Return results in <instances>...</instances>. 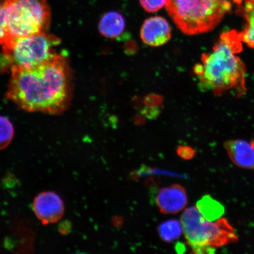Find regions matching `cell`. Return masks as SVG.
Here are the masks:
<instances>
[{
    "label": "cell",
    "mask_w": 254,
    "mask_h": 254,
    "mask_svg": "<svg viewBox=\"0 0 254 254\" xmlns=\"http://www.w3.org/2000/svg\"><path fill=\"white\" fill-rule=\"evenodd\" d=\"M72 95L71 68L62 55L34 67L11 66L7 97L27 112L61 114Z\"/></svg>",
    "instance_id": "1"
},
{
    "label": "cell",
    "mask_w": 254,
    "mask_h": 254,
    "mask_svg": "<svg viewBox=\"0 0 254 254\" xmlns=\"http://www.w3.org/2000/svg\"><path fill=\"white\" fill-rule=\"evenodd\" d=\"M240 32L231 30L221 35L209 53L203 54L201 63L194 67L200 88L217 96L231 92L240 97L247 91L246 66L237 56L243 51Z\"/></svg>",
    "instance_id": "2"
},
{
    "label": "cell",
    "mask_w": 254,
    "mask_h": 254,
    "mask_svg": "<svg viewBox=\"0 0 254 254\" xmlns=\"http://www.w3.org/2000/svg\"><path fill=\"white\" fill-rule=\"evenodd\" d=\"M232 5L220 0H166V7L177 27L193 36L214 29Z\"/></svg>",
    "instance_id": "3"
},
{
    "label": "cell",
    "mask_w": 254,
    "mask_h": 254,
    "mask_svg": "<svg viewBox=\"0 0 254 254\" xmlns=\"http://www.w3.org/2000/svg\"><path fill=\"white\" fill-rule=\"evenodd\" d=\"M9 37L14 41L47 33L51 10L47 0H2Z\"/></svg>",
    "instance_id": "4"
},
{
    "label": "cell",
    "mask_w": 254,
    "mask_h": 254,
    "mask_svg": "<svg viewBox=\"0 0 254 254\" xmlns=\"http://www.w3.org/2000/svg\"><path fill=\"white\" fill-rule=\"evenodd\" d=\"M60 43L59 38L47 33H39L15 39L7 55L13 65L32 68L52 59L58 53L55 48Z\"/></svg>",
    "instance_id": "5"
},
{
    "label": "cell",
    "mask_w": 254,
    "mask_h": 254,
    "mask_svg": "<svg viewBox=\"0 0 254 254\" xmlns=\"http://www.w3.org/2000/svg\"><path fill=\"white\" fill-rule=\"evenodd\" d=\"M184 236L195 254H213L215 248L209 246L211 221L206 220L196 206L186 209L181 218Z\"/></svg>",
    "instance_id": "6"
},
{
    "label": "cell",
    "mask_w": 254,
    "mask_h": 254,
    "mask_svg": "<svg viewBox=\"0 0 254 254\" xmlns=\"http://www.w3.org/2000/svg\"><path fill=\"white\" fill-rule=\"evenodd\" d=\"M33 208L35 215L43 225L56 223L61 220L65 209L61 197L52 191L37 195L34 199Z\"/></svg>",
    "instance_id": "7"
},
{
    "label": "cell",
    "mask_w": 254,
    "mask_h": 254,
    "mask_svg": "<svg viewBox=\"0 0 254 254\" xmlns=\"http://www.w3.org/2000/svg\"><path fill=\"white\" fill-rule=\"evenodd\" d=\"M140 37L142 42L148 46H163L171 39L170 25L166 18L160 16L149 18L142 24Z\"/></svg>",
    "instance_id": "8"
},
{
    "label": "cell",
    "mask_w": 254,
    "mask_h": 254,
    "mask_svg": "<svg viewBox=\"0 0 254 254\" xmlns=\"http://www.w3.org/2000/svg\"><path fill=\"white\" fill-rule=\"evenodd\" d=\"M188 203L185 189L179 184L164 187L156 196V204L165 214H174L183 210Z\"/></svg>",
    "instance_id": "9"
},
{
    "label": "cell",
    "mask_w": 254,
    "mask_h": 254,
    "mask_svg": "<svg viewBox=\"0 0 254 254\" xmlns=\"http://www.w3.org/2000/svg\"><path fill=\"white\" fill-rule=\"evenodd\" d=\"M224 147L235 165L244 169L254 170V141L230 139Z\"/></svg>",
    "instance_id": "10"
},
{
    "label": "cell",
    "mask_w": 254,
    "mask_h": 254,
    "mask_svg": "<svg viewBox=\"0 0 254 254\" xmlns=\"http://www.w3.org/2000/svg\"><path fill=\"white\" fill-rule=\"evenodd\" d=\"M238 237L236 230L227 218L222 217L214 222L209 246L212 247H221L232 243L238 242Z\"/></svg>",
    "instance_id": "11"
},
{
    "label": "cell",
    "mask_w": 254,
    "mask_h": 254,
    "mask_svg": "<svg viewBox=\"0 0 254 254\" xmlns=\"http://www.w3.org/2000/svg\"><path fill=\"white\" fill-rule=\"evenodd\" d=\"M98 28L104 37L111 39H116L125 30V18L119 12H108L101 18Z\"/></svg>",
    "instance_id": "12"
},
{
    "label": "cell",
    "mask_w": 254,
    "mask_h": 254,
    "mask_svg": "<svg viewBox=\"0 0 254 254\" xmlns=\"http://www.w3.org/2000/svg\"><path fill=\"white\" fill-rule=\"evenodd\" d=\"M238 10L246 21L244 30L240 32L241 39L254 49V0H244Z\"/></svg>",
    "instance_id": "13"
},
{
    "label": "cell",
    "mask_w": 254,
    "mask_h": 254,
    "mask_svg": "<svg viewBox=\"0 0 254 254\" xmlns=\"http://www.w3.org/2000/svg\"><path fill=\"white\" fill-rule=\"evenodd\" d=\"M196 208L206 220L214 221L224 214L225 208L220 202L209 195H205L196 203Z\"/></svg>",
    "instance_id": "14"
},
{
    "label": "cell",
    "mask_w": 254,
    "mask_h": 254,
    "mask_svg": "<svg viewBox=\"0 0 254 254\" xmlns=\"http://www.w3.org/2000/svg\"><path fill=\"white\" fill-rule=\"evenodd\" d=\"M182 222L177 220H170L160 225L158 233L162 240L166 242H172L182 236L183 232Z\"/></svg>",
    "instance_id": "15"
},
{
    "label": "cell",
    "mask_w": 254,
    "mask_h": 254,
    "mask_svg": "<svg viewBox=\"0 0 254 254\" xmlns=\"http://www.w3.org/2000/svg\"><path fill=\"white\" fill-rule=\"evenodd\" d=\"M14 41L9 36L5 9L2 0H0V45L5 55L10 51Z\"/></svg>",
    "instance_id": "16"
},
{
    "label": "cell",
    "mask_w": 254,
    "mask_h": 254,
    "mask_svg": "<svg viewBox=\"0 0 254 254\" xmlns=\"http://www.w3.org/2000/svg\"><path fill=\"white\" fill-rule=\"evenodd\" d=\"M14 127L10 121L0 116V150H4L10 144L14 136Z\"/></svg>",
    "instance_id": "17"
},
{
    "label": "cell",
    "mask_w": 254,
    "mask_h": 254,
    "mask_svg": "<svg viewBox=\"0 0 254 254\" xmlns=\"http://www.w3.org/2000/svg\"><path fill=\"white\" fill-rule=\"evenodd\" d=\"M142 7L146 11L155 12L166 6V0H139Z\"/></svg>",
    "instance_id": "18"
},
{
    "label": "cell",
    "mask_w": 254,
    "mask_h": 254,
    "mask_svg": "<svg viewBox=\"0 0 254 254\" xmlns=\"http://www.w3.org/2000/svg\"><path fill=\"white\" fill-rule=\"evenodd\" d=\"M177 153L184 160H190L195 156L196 151L190 146L180 145L177 149Z\"/></svg>",
    "instance_id": "19"
},
{
    "label": "cell",
    "mask_w": 254,
    "mask_h": 254,
    "mask_svg": "<svg viewBox=\"0 0 254 254\" xmlns=\"http://www.w3.org/2000/svg\"><path fill=\"white\" fill-rule=\"evenodd\" d=\"M71 230V224L68 222H63L60 227V231L62 234H67Z\"/></svg>",
    "instance_id": "20"
},
{
    "label": "cell",
    "mask_w": 254,
    "mask_h": 254,
    "mask_svg": "<svg viewBox=\"0 0 254 254\" xmlns=\"http://www.w3.org/2000/svg\"><path fill=\"white\" fill-rule=\"evenodd\" d=\"M222 2H227L231 3L232 5L233 4H236L239 7V6L242 5L244 2V0H220Z\"/></svg>",
    "instance_id": "21"
},
{
    "label": "cell",
    "mask_w": 254,
    "mask_h": 254,
    "mask_svg": "<svg viewBox=\"0 0 254 254\" xmlns=\"http://www.w3.org/2000/svg\"><path fill=\"white\" fill-rule=\"evenodd\" d=\"M178 248H177L176 250H180L183 251V252H184V247L183 245H178Z\"/></svg>",
    "instance_id": "22"
}]
</instances>
